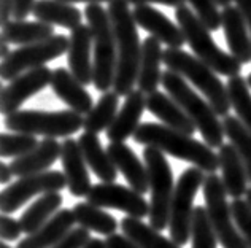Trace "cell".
<instances>
[{"instance_id": "50", "label": "cell", "mask_w": 251, "mask_h": 248, "mask_svg": "<svg viewBox=\"0 0 251 248\" xmlns=\"http://www.w3.org/2000/svg\"><path fill=\"white\" fill-rule=\"evenodd\" d=\"M11 54V51H10V43L8 42H5V40H2V61L3 59H6Z\"/></svg>"}, {"instance_id": "26", "label": "cell", "mask_w": 251, "mask_h": 248, "mask_svg": "<svg viewBox=\"0 0 251 248\" xmlns=\"http://www.w3.org/2000/svg\"><path fill=\"white\" fill-rule=\"evenodd\" d=\"M75 223L76 220L74 210L62 208L38 231H35L34 234H30V236L23 240H19L18 248H52L65 234H69L74 229Z\"/></svg>"}, {"instance_id": "30", "label": "cell", "mask_w": 251, "mask_h": 248, "mask_svg": "<svg viewBox=\"0 0 251 248\" xmlns=\"http://www.w3.org/2000/svg\"><path fill=\"white\" fill-rule=\"evenodd\" d=\"M61 205H62V196L59 193L42 194V198L37 199L21 215V218H19V223L23 226V232L30 236V234L38 231L45 223H48L59 212Z\"/></svg>"}, {"instance_id": "20", "label": "cell", "mask_w": 251, "mask_h": 248, "mask_svg": "<svg viewBox=\"0 0 251 248\" xmlns=\"http://www.w3.org/2000/svg\"><path fill=\"white\" fill-rule=\"evenodd\" d=\"M107 151L118 172H121L126 181L129 183V188L135 189L140 194L147 193L150 189L148 169L137 158L134 149L129 148L124 142H110Z\"/></svg>"}, {"instance_id": "47", "label": "cell", "mask_w": 251, "mask_h": 248, "mask_svg": "<svg viewBox=\"0 0 251 248\" xmlns=\"http://www.w3.org/2000/svg\"><path fill=\"white\" fill-rule=\"evenodd\" d=\"M13 177H15V175H13L10 164H5V162H2V166H0V181H2L3 185L8 186L11 183Z\"/></svg>"}, {"instance_id": "9", "label": "cell", "mask_w": 251, "mask_h": 248, "mask_svg": "<svg viewBox=\"0 0 251 248\" xmlns=\"http://www.w3.org/2000/svg\"><path fill=\"white\" fill-rule=\"evenodd\" d=\"M205 172L197 167L186 169L176 181L174 199L170 205L169 231L170 239L180 247L186 245L191 236V224H193L194 199L197 191L203 186Z\"/></svg>"}, {"instance_id": "14", "label": "cell", "mask_w": 251, "mask_h": 248, "mask_svg": "<svg viewBox=\"0 0 251 248\" xmlns=\"http://www.w3.org/2000/svg\"><path fill=\"white\" fill-rule=\"evenodd\" d=\"M51 76L52 70L43 65V67L32 69L11 80L2 89V100H0L2 115L8 116L18 112L25 100H29L30 97H34L37 93H40L48 84H51Z\"/></svg>"}, {"instance_id": "21", "label": "cell", "mask_w": 251, "mask_h": 248, "mask_svg": "<svg viewBox=\"0 0 251 248\" xmlns=\"http://www.w3.org/2000/svg\"><path fill=\"white\" fill-rule=\"evenodd\" d=\"M50 86L52 88L59 99L76 113L88 115L92 107H94L92 105V97L84 89V84L78 81L75 75L67 69L57 67L52 70Z\"/></svg>"}, {"instance_id": "8", "label": "cell", "mask_w": 251, "mask_h": 248, "mask_svg": "<svg viewBox=\"0 0 251 248\" xmlns=\"http://www.w3.org/2000/svg\"><path fill=\"white\" fill-rule=\"evenodd\" d=\"M145 166L148 169L150 180V224L157 231L167 229L170 220V205L175 193L174 171L166 154L154 147L143 148Z\"/></svg>"}, {"instance_id": "48", "label": "cell", "mask_w": 251, "mask_h": 248, "mask_svg": "<svg viewBox=\"0 0 251 248\" xmlns=\"http://www.w3.org/2000/svg\"><path fill=\"white\" fill-rule=\"evenodd\" d=\"M84 248H107V245H105V242L102 239H97V237H92L88 245H86Z\"/></svg>"}, {"instance_id": "1", "label": "cell", "mask_w": 251, "mask_h": 248, "mask_svg": "<svg viewBox=\"0 0 251 248\" xmlns=\"http://www.w3.org/2000/svg\"><path fill=\"white\" fill-rule=\"evenodd\" d=\"M132 139L138 145L154 147L161 149L164 154H170L180 161L191 162L207 175L215 174L220 167V159L213 148L208 147L207 143L196 140L193 135L183 134L164 124L142 123Z\"/></svg>"}, {"instance_id": "4", "label": "cell", "mask_w": 251, "mask_h": 248, "mask_svg": "<svg viewBox=\"0 0 251 248\" xmlns=\"http://www.w3.org/2000/svg\"><path fill=\"white\" fill-rule=\"evenodd\" d=\"M162 86L167 91V94L180 105L184 113H186L194 126L201 132L203 142L211 148H220L224 145L223 140L224 134L223 121L218 120V115L211 105L207 102V99L196 93L188 84V81L183 76L172 70L162 72Z\"/></svg>"}, {"instance_id": "23", "label": "cell", "mask_w": 251, "mask_h": 248, "mask_svg": "<svg viewBox=\"0 0 251 248\" xmlns=\"http://www.w3.org/2000/svg\"><path fill=\"white\" fill-rule=\"evenodd\" d=\"M218 159H220L221 180L227 196L232 199H242V196H247L248 193L250 180L247 167L232 143H224L218 148Z\"/></svg>"}, {"instance_id": "42", "label": "cell", "mask_w": 251, "mask_h": 248, "mask_svg": "<svg viewBox=\"0 0 251 248\" xmlns=\"http://www.w3.org/2000/svg\"><path fill=\"white\" fill-rule=\"evenodd\" d=\"M105 245H107V248H142L126 234H111L105 239Z\"/></svg>"}, {"instance_id": "27", "label": "cell", "mask_w": 251, "mask_h": 248, "mask_svg": "<svg viewBox=\"0 0 251 248\" xmlns=\"http://www.w3.org/2000/svg\"><path fill=\"white\" fill-rule=\"evenodd\" d=\"M86 162L94 175L102 183H115L118 178V169L111 161L107 149H103L102 142L97 134L83 132L78 139Z\"/></svg>"}, {"instance_id": "18", "label": "cell", "mask_w": 251, "mask_h": 248, "mask_svg": "<svg viewBox=\"0 0 251 248\" xmlns=\"http://www.w3.org/2000/svg\"><path fill=\"white\" fill-rule=\"evenodd\" d=\"M221 27L227 48L242 65L251 62V35L243 13L234 5L221 10Z\"/></svg>"}, {"instance_id": "35", "label": "cell", "mask_w": 251, "mask_h": 248, "mask_svg": "<svg viewBox=\"0 0 251 248\" xmlns=\"http://www.w3.org/2000/svg\"><path fill=\"white\" fill-rule=\"evenodd\" d=\"M226 86L230 99V107L234 108L235 116L251 132V93L248 81L242 75H237L229 78Z\"/></svg>"}, {"instance_id": "41", "label": "cell", "mask_w": 251, "mask_h": 248, "mask_svg": "<svg viewBox=\"0 0 251 248\" xmlns=\"http://www.w3.org/2000/svg\"><path fill=\"white\" fill-rule=\"evenodd\" d=\"M2 239L3 242H10V240H18L23 232V226L19 220L11 218L10 215H2Z\"/></svg>"}, {"instance_id": "38", "label": "cell", "mask_w": 251, "mask_h": 248, "mask_svg": "<svg viewBox=\"0 0 251 248\" xmlns=\"http://www.w3.org/2000/svg\"><path fill=\"white\" fill-rule=\"evenodd\" d=\"M188 2L210 32L221 27V11L218 10L216 0H188Z\"/></svg>"}, {"instance_id": "2", "label": "cell", "mask_w": 251, "mask_h": 248, "mask_svg": "<svg viewBox=\"0 0 251 248\" xmlns=\"http://www.w3.org/2000/svg\"><path fill=\"white\" fill-rule=\"evenodd\" d=\"M108 15L113 24V32L118 47V64L113 91L118 96H129L137 84L140 69L142 43L137 32V23L126 0H111Z\"/></svg>"}, {"instance_id": "24", "label": "cell", "mask_w": 251, "mask_h": 248, "mask_svg": "<svg viewBox=\"0 0 251 248\" xmlns=\"http://www.w3.org/2000/svg\"><path fill=\"white\" fill-rule=\"evenodd\" d=\"M147 110L167 127L180 130L188 135H194L197 130L194 123L184 113V110L169 94H164L161 91H154L147 96Z\"/></svg>"}, {"instance_id": "34", "label": "cell", "mask_w": 251, "mask_h": 248, "mask_svg": "<svg viewBox=\"0 0 251 248\" xmlns=\"http://www.w3.org/2000/svg\"><path fill=\"white\" fill-rule=\"evenodd\" d=\"M224 134L229 137V143H232L237 153L242 158L243 164L247 167L248 180L251 183V132L243 126L237 116H224L223 120Z\"/></svg>"}, {"instance_id": "6", "label": "cell", "mask_w": 251, "mask_h": 248, "mask_svg": "<svg viewBox=\"0 0 251 248\" xmlns=\"http://www.w3.org/2000/svg\"><path fill=\"white\" fill-rule=\"evenodd\" d=\"M84 16L91 25L94 37V88L107 93L113 88L118 64V47L113 32V24L100 3H89L84 8Z\"/></svg>"}, {"instance_id": "3", "label": "cell", "mask_w": 251, "mask_h": 248, "mask_svg": "<svg viewBox=\"0 0 251 248\" xmlns=\"http://www.w3.org/2000/svg\"><path fill=\"white\" fill-rule=\"evenodd\" d=\"M162 62L166 64L167 70L175 72L199 89L218 116L224 118L229 115V110L232 107H230L227 86L205 62L181 48H166Z\"/></svg>"}, {"instance_id": "11", "label": "cell", "mask_w": 251, "mask_h": 248, "mask_svg": "<svg viewBox=\"0 0 251 248\" xmlns=\"http://www.w3.org/2000/svg\"><path fill=\"white\" fill-rule=\"evenodd\" d=\"M70 40L65 35H52L48 40L25 45L16 48L11 54L2 61V80L11 81L16 76L25 74L32 69L43 67L46 62L54 61L62 54L69 53Z\"/></svg>"}, {"instance_id": "19", "label": "cell", "mask_w": 251, "mask_h": 248, "mask_svg": "<svg viewBox=\"0 0 251 248\" xmlns=\"http://www.w3.org/2000/svg\"><path fill=\"white\" fill-rule=\"evenodd\" d=\"M145 110H147V94H143L140 89H134L129 96H126L121 110L107 129V139L110 142H124L129 137H134L135 130L140 126Z\"/></svg>"}, {"instance_id": "10", "label": "cell", "mask_w": 251, "mask_h": 248, "mask_svg": "<svg viewBox=\"0 0 251 248\" xmlns=\"http://www.w3.org/2000/svg\"><path fill=\"white\" fill-rule=\"evenodd\" d=\"M203 199L211 226L223 248H248L240 231L237 229L232 208L227 200L226 188L216 174H208L203 181Z\"/></svg>"}, {"instance_id": "31", "label": "cell", "mask_w": 251, "mask_h": 248, "mask_svg": "<svg viewBox=\"0 0 251 248\" xmlns=\"http://www.w3.org/2000/svg\"><path fill=\"white\" fill-rule=\"evenodd\" d=\"M72 210H74L78 226H81L88 231L102 234L105 237L111 236V234H116L118 226H120L115 217H111L108 212L91 204V202H78L76 205H74Z\"/></svg>"}, {"instance_id": "45", "label": "cell", "mask_w": 251, "mask_h": 248, "mask_svg": "<svg viewBox=\"0 0 251 248\" xmlns=\"http://www.w3.org/2000/svg\"><path fill=\"white\" fill-rule=\"evenodd\" d=\"M235 6L239 8L243 16L247 19V24H248V29H250V35H251V0H234Z\"/></svg>"}, {"instance_id": "36", "label": "cell", "mask_w": 251, "mask_h": 248, "mask_svg": "<svg viewBox=\"0 0 251 248\" xmlns=\"http://www.w3.org/2000/svg\"><path fill=\"white\" fill-rule=\"evenodd\" d=\"M191 237L193 247L191 248H218V236L211 226L208 218L207 207L197 205L193 213V224H191Z\"/></svg>"}, {"instance_id": "28", "label": "cell", "mask_w": 251, "mask_h": 248, "mask_svg": "<svg viewBox=\"0 0 251 248\" xmlns=\"http://www.w3.org/2000/svg\"><path fill=\"white\" fill-rule=\"evenodd\" d=\"M52 35H56L54 25L42 21H25V19L19 21V19H11L10 23L2 25V40L11 45H19V47L48 40Z\"/></svg>"}, {"instance_id": "32", "label": "cell", "mask_w": 251, "mask_h": 248, "mask_svg": "<svg viewBox=\"0 0 251 248\" xmlns=\"http://www.w3.org/2000/svg\"><path fill=\"white\" fill-rule=\"evenodd\" d=\"M118 107H120V96L115 91L103 93L91 112L84 116V132L97 135L103 130L107 132V129L111 126V123L115 121L118 112H120Z\"/></svg>"}, {"instance_id": "44", "label": "cell", "mask_w": 251, "mask_h": 248, "mask_svg": "<svg viewBox=\"0 0 251 248\" xmlns=\"http://www.w3.org/2000/svg\"><path fill=\"white\" fill-rule=\"evenodd\" d=\"M127 3L132 5H151V3H161V5H167V6H174V8H178L181 5H186L188 0H126Z\"/></svg>"}, {"instance_id": "39", "label": "cell", "mask_w": 251, "mask_h": 248, "mask_svg": "<svg viewBox=\"0 0 251 248\" xmlns=\"http://www.w3.org/2000/svg\"><path fill=\"white\" fill-rule=\"evenodd\" d=\"M234 221L248 248H251V204L247 199H232L230 202Z\"/></svg>"}, {"instance_id": "5", "label": "cell", "mask_w": 251, "mask_h": 248, "mask_svg": "<svg viewBox=\"0 0 251 248\" xmlns=\"http://www.w3.org/2000/svg\"><path fill=\"white\" fill-rule=\"evenodd\" d=\"M175 19L181 27L186 43L193 50L196 57L205 62L216 74L224 76H237L242 72V64L232 54L223 51L215 43L207 25L203 24L197 15L188 5H181L175 10Z\"/></svg>"}, {"instance_id": "37", "label": "cell", "mask_w": 251, "mask_h": 248, "mask_svg": "<svg viewBox=\"0 0 251 248\" xmlns=\"http://www.w3.org/2000/svg\"><path fill=\"white\" fill-rule=\"evenodd\" d=\"M37 137L21 132H3L2 134V147H0V153L2 158H21V156L30 153L38 145Z\"/></svg>"}, {"instance_id": "54", "label": "cell", "mask_w": 251, "mask_h": 248, "mask_svg": "<svg viewBox=\"0 0 251 248\" xmlns=\"http://www.w3.org/2000/svg\"><path fill=\"white\" fill-rule=\"evenodd\" d=\"M2 248H13V247H10L6 242H2Z\"/></svg>"}, {"instance_id": "17", "label": "cell", "mask_w": 251, "mask_h": 248, "mask_svg": "<svg viewBox=\"0 0 251 248\" xmlns=\"http://www.w3.org/2000/svg\"><path fill=\"white\" fill-rule=\"evenodd\" d=\"M61 162L64 169V175L67 178V188L72 196L75 198H88L91 188V177L88 171V162H86L81 147L75 139H64Z\"/></svg>"}, {"instance_id": "49", "label": "cell", "mask_w": 251, "mask_h": 248, "mask_svg": "<svg viewBox=\"0 0 251 248\" xmlns=\"http://www.w3.org/2000/svg\"><path fill=\"white\" fill-rule=\"evenodd\" d=\"M61 2H65V3H80V2H83V3H105V2H111V0H61Z\"/></svg>"}, {"instance_id": "22", "label": "cell", "mask_w": 251, "mask_h": 248, "mask_svg": "<svg viewBox=\"0 0 251 248\" xmlns=\"http://www.w3.org/2000/svg\"><path fill=\"white\" fill-rule=\"evenodd\" d=\"M61 151L62 143H59L56 139H43L30 153L11 161L10 167L13 175L21 178L46 172L57 159H61Z\"/></svg>"}, {"instance_id": "53", "label": "cell", "mask_w": 251, "mask_h": 248, "mask_svg": "<svg viewBox=\"0 0 251 248\" xmlns=\"http://www.w3.org/2000/svg\"><path fill=\"white\" fill-rule=\"evenodd\" d=\"M247 81H248V86L251 88V74H250V75L247 76Z\"/></svg>"}, {"instance_id": "43", "label": "cell", "mask_w": 251, "mask_h": 248, "mask_svg": "<svg viewBox=\"0 0 251 248\" xmlns=\"http://www.w3.org/2000/svg\"><path fill=\"white\" fill-rule=\"evenodd\" d=\"M35 3H37V0H15V5H13V18L23 21V19H25L34 11Z\"/></svg>"}, {"instance_id": "29", "label": "cell", "mask_w": 251, "mask_h": 248, "mask_svg": "<svg viewBox=\"0 0 251 248\" xmlns=\"http://www.w3.org/2000/svg\"><path fill=\"white\" fill-rule=\"evenodd\" d=\"M32 15L42 23L61 25L70 30L83 24V13L75 5L61 2V0H37Z\"/></svg>"}, {"instance_id": "16", "label": "cell", "mask_w": 251, "mask_h": 248, "mask_svg": "<svg viewBox=\"0 0 251 248\" xmlns=\"http://www.w3.org/2000/svg\"><path fill=\"white\" fill-rule=\"evenodd\" d=\"M132 16H134L137 25H140L161 43L167 45V48H183V45L186 43L180 25L172 23L162 11L156 10L154 6L137 5L132 10Z\"/></svg>"}, {"instance_id": "13", "label": "cell", "mask_w": 251, "mask_h": 248, "mask_svg": "<svg viewBox=\"0 0 251 248\" xmlns=\"http://www.w3.org/2000/svg\"><path fill=\"white\" fill-rule=\"evenodd\" d=\"M88 202L100 208H115L138 220L150 215V202L143 198V194L120 183L94 185L88 194Z\"/></svg>"}, {"instance_id": "51", "label": "cell", "mask_w": 251, "mask_h": 248, "mask_svg": "<svg viewBox=\"0 0 251 248\" xmlns=\"http://www.w3.org/2000/svg\"><path fill=\"white\" fill-rule=\"evenodd\" d=\"M232 2H234V0H216L218 6H223V8H224V6H229Z\"/></svg>"}, {"instance_id": "33", "label": "cell", "mask_w": 251, "mask_h": 248, "mask_svg": "<svg viewBox=\"0 0 251 248\" xmlns=\"http://www.w3.org/2000/svg\"><path fill=\"white\" fill-rule=\"evenodd\" d=\"M120 226L123 234L137 242L142 248H180V245L175 244L172 239L162 236L151 224L143 223L138 218L126 217L121 220Z\"/></svg>"}, {"instance_id": "52", "label": "cell", "mask_w": 251, "mask_h": 248, "mask_svg": "<svg viewBox=\"0 0 251 248\" xmlns=\"http://www.w3.org/2000/svg\"><path fill=\"white\" fill-rule=\"evenodd\" d=\"M247 200L251 204V188H248V193H247Z\"/></svg>"}, {"instance_id": "46", "label": "cell", "mask_w": 251, "mask_h": 248, "mask_svg": "<svg viewBox=\"0 0 251 248\" xmlns=\"http://www.w3.org/2000/svg\"><path fill=\"white\" fill-rule=\"evenodd\" d=\"M13 5H15V0H2V5H0V8H2V18H0V21H2V25H5L6 23L11 21Z\"/></svg>"}, {"instance_id": "40", "label": "cell", "mask_w": 251, "mask_h": 248, "mask_svg": "<svg viewBox=\"0 0 251 248\" xmlns=\"http://www.w3.org/2000/svg\"><path fill=\"white\" fill-rule=\"evenodd\" d=\"M91 239L92 237L89 231L84 229L81 226H78V227H74L69 234H65L52 248H84Z\"/></svg>"}, {"instance_id": "15", "label": "cell", "mask_w": 251, "mask_h": 248, "mask_svg": "<svg viewBox=\"0 0 251 248\" xmlns=\"http://www.w3.org/2000/svg\"><path fill=\"white\" fill-rule=\"evenodd\" d=\"M70 47L67 53L69 70L84 86L94 83V61L91 51L94 50V37L89 24H80L70 32Z\"/></svg>"}, {"instance_id": "25", "label": "cell", "mask_w": 251, "mask_h": 248, "mask_svg": "<svg viewBox=\"0 0 251 248\" xmlns=\"http://www.w3.org/2000/svg\"><path fill=\"white\" fill-rule=\"evenodd\" d=\"M164 59V50L161 42L154 37H147L142 43L140 69H138L137 84L143 94H151L157 91V86L162 83L161 64Z\"/></svg>"}, {"instance_id": "7", "label": "cell", "mask_w": 251, "mask_h": 248, "mask_svg": "<svg viewBox=\"0 0 251 248\" xmlns=\"http://www.w3.org/2000/svg\"><path fill=\"white\" fill-rule=\"evenodd\" d=\"M5 127L11 132L42 135L45 139H57L76 134L84 126L83 115L74 110L43 112V110H18L5 116Z\"/></svg>"}, {"instance_id": "12", "label": "cell", "mask_w": 251, "mask_h": 248, "mask_svg": "<svg viewBox=\"0 0 251 248\" xmlns=\"http://www.w3.org/2000/svg\"><path fill=\"white\" fill-rule=\"evenodd\" d=\"M67 186V178L64 172L59 171H46L37 175L18 178L15 183L5 186L0 196L2 213L8 215L21 208L25 202L30 200L34 196L46 193H59Z\"/></svg>"}]
</instances>
